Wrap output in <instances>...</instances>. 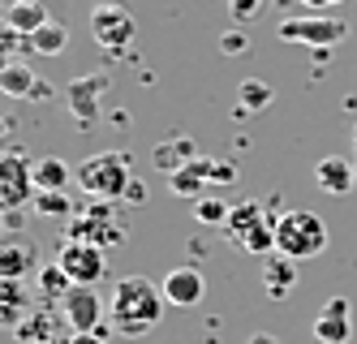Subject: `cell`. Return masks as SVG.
<instances>
[{
  "label": "cell",
  "instance_id": "6da1fadb",
  "mask_svg": "<svg viewBox=\"0 0 357 344\" xmlns=\"http://www.w3.org/2000/svg\"><path fill=\"white\" fill-rule=\"evenodd\" d=\"M164 306H168L164 288H155L146 276H125V280H116L112 297H108V323H112V331L134 340L160 323Z\"/></svg>",
  "mask_w": 357,
  "mask_h": 344
},
{
  "label": "cell",
  "instance_id": "7a4b0ae2",
  "mask_svg": "<svg viewBox=\"0 0 357 344\" xmlns=\"http://www.w3.org/2000/svg\"><path fill=\"white\" fill-rule=\"evenodd\" d=\"M73 181L99 202H121L134 185V160L125 151H99L73 168Z\"/></svg>",
  "mask_w": 357,
  "mask_h": 344
},
{
  "label": "cell",
  "instance_id": "3957f363",
  "mask_svg": "<svg viewBox=\"0 0 357 344\" xmlns=\"http://www.w3.org/2000/svg\"><path fill=\"white\" fill-rule=\"evenodd\" d=\"M327 241H331L327 224L314 211H284V216H275V254L305 262V258H319L327 250Z\"/></svg>",
  "mask_w": 357,
  "mask_h": 344
},
{
  "label": "cell",
  "instance_id": "277c9868",
  "mask_svg": "<svg viewBox=\"0 0 357 344\" xmlns=\"http://www.w3.org/2000/svg\"><path fill=\"white\" fill-rule=\"evenodd\" d=\"M224 232H228V241H233L237 250H245L254 258H263V254L275 250V220L267 216V207L259 198L237 202L233 216H228V224H224Z\"/></svg>",
  "mask_w": 357,
  "mask_h": 344
},
{
  "label": "cell",
  "instance_id": "5b68a950",
  "mask_svg": "<svg viewBox=\"0 0 357 344\" xmlns=\"http://www.w3.org/2000/svg\"><path fill=\"white\" fill-rule=\"evenodd\" d=\"M69 241H91L99 250L121 246L125 241V224L116 220V202L91 198V207H78V216L69 220Z\"/></svg>",
  "mask_w": 357,
  "mask_h": 344
},
{
  "label": "cell",
  "instance_id": "8992f818",
  "mask_svg": "<svg viewBox=\"0 0 357 344\" xmlns=\"http://www.w3.org/2000/svg\"><path fill=\"white\" fill-rule=\"evenodd\" d=\"M284 43H301V47H336L349 26L340 17H323V13H310V17H284L275 31Z\"/></svg>",
  "mask_w": 357,
  "mask_h": 344
},
{
  "label": "cell",
  "instance_id": "52a82bcc",
  "mask_svg": "<svg viewBox=\"0 0 357 344\" xmlns=\"http://www.w3.org/2000/svg\"><path fill=\"white\" fill-rule=\"evenodd\" d=\"M56 262H61V271L69 276V284H82V288H95L99 280L108 276V250H99L91 241H65Z\"/></svg>",
  "mask_w": 357,
  "mask_h": 344
},
{
  "label": "cell",
  "instance_id": "ba28073f",
  "mask_svg": "<svg viewBox=\"0 0 357 344\" xmlns=\"http://www.w3.org/2000/svg\"><path fill=\"white\" fill-rule=\"evenodd\" d=\"M91 35H95L99 47L125 52V47L134 43V35H138L134 13L125 9V5H112V0H104V5H95V9H91Z\"/></svg>",
  "mask_w": 357,
  "mask_h": 344
},
{
  "label": "cell",
  "instance_id": "9c48e42d",
  "mask_svg": "<svg viewBox=\"0 0 357 344\" xmlns=\"http://www.w3.org/2000/svg\"><path fill=\"white\" fill-rule=\"evenodd\" d=\"M22 202H35V164L17 151H0V207L13 211Z\"/></svg>",
  "mask_w": 357,
  "mask_h": 344
},
{
  "label": "cell",
  "instance_id": "30bf717a",
  "mask_svg": "<svg viewBox=\"0 0 357 344\" xmlns=\"http://www.w3.org/2000/svg\"><path fill=\"white\" fill-rule=\"evenodd\" d=\"M43 271V254H39V241L26 232H9L0 237V276L9 280H31Z\"/></svg>",
  "mask_w": 357,
  "mask_h": 344
},
{
  "label": "cell",
  "instance_id": "8fae6325",
  "mask_svg": "<svg viewBox=\"0 0 357 344\" xmlns=\"http://www.w3.org/2000/svg\"><path fill=\"white\" fill-rule=\"evenodd\" d=\"M61 310H65V323H69L73 331H104L108 301H99V293H95V288L73 284L69 293L61 297Z\"/></svg>",
  "mask_w": 357,
  "mask_h": 344
},
{
  "label": "cell",
  "instance_id": "7c38bea8",
  "mask_svg": "<svg viewBox=\"0 0 357 344\" xmlns=\"http://www.w3.org/2000/svg\"><path fill=\"white\" fill-rule=\"evenodd\" d=\"M160 288H164V301L172 310H194L202 301V293H207V280H202L198 267H172Z\"/></svg>",
  "mask_w": 357,
  "mask_h": 344
},
{
  "label": "cell",
  "instance_id": "4fadbf2b",
  "mask_svg": "<svg viewBox=\"0 0 357 344\" xmlns=\"http://www.w3.org/2000/svg\"><path fill=\"white\" fill-rule=\"evenodd\" d=\"M35 310V293L26 280H9L0 276V331H17L22 319Z\"/></svg>",
  "mask_w": 357,
  "mask_h": 344
},
{
  "label": "cell",
  "instance_id": "5bb4252c",
  "mask_svg": "<svg viewBox=\"0 0 357 344\" xmlns=\"http://www.w3.org/2000/svg\"><path fill=\"white\" fill-rule=\"evenodd\" d=\"M314 340L319 344H349L353 340V319H349V301L344 297H331L323 310H319V319H314Z\"/></svg>",
  "mask_w": 357,
  "mask_h": 344
},
{
  "label": "cell",
  "instance_id": "9a60e30c",
  "mask_svg": "<svg viewBox=\"0 0 357 344\" xmlns=\"http://www.w3.org/2000/svg\"><path fill=\"white\" fill-rule=\"evenodd\" d=\"M211 168H215L211 155H198L194 164H185L181 172H172V177H168V190H172L176 198H194V202H198L202 190L211 185Z\"/></svg>",
  "mask_w": 357,
  "mask_h": 344
},
{
  "label": "cell",
  "instance_id": "2e32d148",
  "mask_svg": "<svg viewBox=\"0 0 357 344\" xmlns=\"http://www.w3.org/2000/svg\"><path fill=\"white\" fill-rule=\"evenodd\" d=\"M314 185L323 194H349L353 185H357V168L349 164V160H340V155H327V160H319L314 164Z\"/></svg>",
  "mask_w": 357,
  "mask_h": 344
},
{
  "label": "cell",
  "instance_id": "e0dca14e",
  "mask_svg": "<svg viewBox=\"0 0 357 344\" xmlns=\"http://www.w3.org/2000/svg\"><path fill=\"white\" fill-rule=\"evenodd\" d=\"M104 91H108V73H95V77H78V82H69L65 95L73 99V117H78V121H91Z\"/></svg>",
  "mask_w": 357,
  "mask_h": 344
},
{
  "label": "cell",
  "instance_id": "ac0fdd59",
  "mask_svg": "<svg viewBox=\"0 0 357 344\" xmlns=\"http://www.w3.org/2000/svg\"><path fill=\"white\" fill-rule=\"evenodd\" d=\"M5 22L13 26L17 35H35L43 22H52L47 17V9H43V0H9V9H5Z\"/></svg>",
  "mask_w": 357,
  "mask_h": 344
},
{
  "label": "cell",
  "instance_id": "d6986e66",
  "mask_svg": "<svg viewBox=\"0 0 357 344\" xmlns=\"http://www.w3.org/2000/svg\"><path fill=\"white\" fill-rule=\"evenodd\" d=\"M0 91L13 95V99H35L39 95V77H35L31 65L9 61V65H0Z\"/></svg>",
  "mask_w": 357,
  "mask_h": 344
},
{
  "label": "cell",
  "instance_id": "ffe728a7",
  "mask_svg": "<svg viewBox=\"0 0 357 344\" xmlns=\"http://www.w3.org/2000/svg\"><path fill=\"white\" fill-rule=\"evenodd\" d=\"M198 155H194V142L185 138V134H176V138H168V142H160L155 147V164H160V172H181L185 164H194Z\"/></svg>",
  "mask_w": 357,
  "mask_h": 344
},
{
  "label": "cell",
  "instance_id": "44dd1931",
  "mask_svg": "<svg viewBox=\"0 0 357 344\" xmlns=\"http://www.w3.org/2000/svg\"><path fill=\"white\" fill-rule=\"evenodd\" d=\"M69 164L56 160V155H43V160H35V190H65L69 185Z\"/></svg>",
  "mask_w": 357,
  "mask_h": 344
},
{
  "label": "cell",
  "instance_id": "7402d4cb",
  "mask_svg": "<svg viewBox=\"0 0 357 344\" xmlns=\"http://www.w3.org/2000/svg\"><path fill=\"white\" fill-rule=\"evenodd\" d=\"M65 43H69V31L61 22H43L31 35V52H39V57H56V52H65Z\"/></svg>",
  "mask_w": 357,
  "mask_h": 344
},
{
  "label": "cell",
  "instance_id": "603a6c76",
  "mask_svg": "<svg viewBox=\"0 0 357 344\" xmlns=\"http://www.w3.org/2000/svg\"><path fill=\"white\" fill-rule=\"evenodd\" d=\"M52 327H56V319H52V310H31L26 319H22L17 336L26 340V344H43V340H56V336H52Z\"/></svg>",
  "mask_w": 357,
  "mask_h": 344
},
{
  "label": "cell",
  "instance_id": "cb8c5ba5",
  "mask_svg": "<svg viewBox=\"0 0 357 344\" xmlns=\"http://www.w3.org/2000/svg\"><path fill=\"white\" fill-rule=\"evenodd\" d=\"M35 211L39 216H52V220H73L78 211L65 198V190H35Z\"/></svg>",
  "mask_w": 357,
  "mask_h": 344
},
{
  "label": "cell",
  "instance_id": "d4e9b609",
  "mask_svg": "<svg viewBox=\"0 0 357 344\" xmlns=\"http://www.w3.org/2000/svg\"><path fill=\"white\" fill-rule=\"evenodd\" d=\"M228 216H233V207H228L224 198H215V194H202V198L194 202V220H198V224L224 228V224H228Z\"/></svg>",
  "mask_w": 357,
  "mask_h": 344
},
{
  "label": "cell",
  "instance_id": "484cf974",
  "mask_svg": "<svg viewBox=\"0 0 357 344\" xmlns=\"http://www.w3.org/2000/svg\"><path fill=\"white\" fill-rule=\"evenodd\" d=\"M293 280H297V276H293V258H284V254H280L271 267H267V276H263V284H267L271 297H284L289 288H293Z\"/></svg>",
  "mask_w": 357,
  "mask_h": 344
},
{
  "label": "cell",
  "instance_id": "4316f807",
  "mask_svg": "<svg viewBox=\"0 0 357 344\" xmlns=\"http://www.w3.org/2000/svg\"><path fill=\"white\" fill-rule=\"evenodd\" d=\"M237 99L245 103V108H250V112H263V108H267V103L275 99V91H271L267 82H259V77H245V82L237 87Z\"/></svg>",
  "mask_w": 357,
  "mask_h": 344
},
{
  "label": "cell",
  "instance_id": "83f0119b",
  "mask_svg": "<svg viewBox=\"0 0 357 344\" xmlns=\"http://www.w3.org/2000/svg\"><path fill=\"white\" fill-rule=\"evenodd\" d=\"M69 276L61 271V262H47V267L39 271V297H47V301H52V297H65L69 293Z\"/></svg>",
  "mask_w": 357,
  "mask_h": 344
},
{
  "label": "cell",
  "instance_id": "f1b7e54d",
  "mask_svg": "<svg viewBox=\"0 0 357 344\" xmlns=\"http://www.w3.org/2000/svg\"><path fill=\"white\" fill-rule=\"evenodd\" d=\"M237 181V168L233 164H224V160H215V168H211V185H233Z\"/></svg>",
  "mask_w": 357,
  "mask_h": 344
},
{
  "label": "cell",
  "instance_id": "f546056e",
  "mask_svg": "<svg viewBox=\"0 0 357 344\" xmlns=\"http://www.w3.org/2000/svg\"><path fill=\"white\" fill-rule=\"evenodd\" d=\"M228 9H233L237 17H254V13L263 9V0H228Z\"/></svg>",
  "mask_w": 357,
  "mask_h": 344
},
{
  "label": "cell",
  "instance_id": "4dcf8cb0",
  "mask_svg": "<svg viewBox=\"0 0 357 344\" xmlns=\"http://www.w3.org/2000/svg\"><path fill=\"white\" fill-rule=\"evenodd\" d=\"M220 47H224V52H233V57H237V52H245V35H241V31H224Z\"/></svg>",
  "mask_w": 357,
  "mask_h": 344
},
{
  "label": "cell",
  "instance_id": "1f68e13d",
  "mask_svg": "<svg viewBox=\"0 0 357 344\" xmlns=\"http://www.w3.org/2000/svg\"><path fill=\"white\" fill-rule=\"evenodd\" d=\"M104 336H108V331H73L65 344H104Z\"/></svg>",
  "mask_w": 357,
  "mask_h": 344
},
{
  "label": "cell",
  "instance_id": "d6a6232c",
  "mask_svg": "<svg viewBox=\"0 0 357 344\" xmlns=\"http://www.w3.org/2000/svg\"><path fill=\"white\" fill-rule=\"evenodd\" d=\"M125 198H130V202H146V185H142V181H134V185H130V194H125Z\"/></svg>",
  "mask_w": 357,
  "mask_h": 344
},
{
  "label": "cell",
  "instance_id": "836d02e7",
  "mask_svg": "<svg viewBox=\"0 0 357 344\" xmlns=\"http://www.w3.org/2000/svg\"><path fill=\"white\" fill-rule=\"evenodd\" d=\"M305 9H331V5H340V0H301Z\"/></svg>",
  "mask_w": 357,
  "mask_h": 344
},
{
  "label": "cell",
  "instance_id": "e575fe53",
  "mask_svg": "<svg viewBox=\"0 0 357 344\" xmlns=\"http://www.w3.org/2000/svg\"><path fill=\"white\" fill-rule=\"evenodd\" d=\"M9 134H13V125H9V121H5V117H0V142H5V138H9Z\"/></svg>",
  "mask_w": 357,
  "mask_h": 344
},
{
  "label": "cell",
  "instance_id": "d590c367",
  "mask_svg": "<svg viewBox=\"0 0 357 344\" xmlns=\"http://www.w3.org/2000/svg\"><path fill=\"white\" fill-rule=\"evenodd\" d=\"M250 344H280V340H275V336H267V331H263V336H254V340H250Z\"/></svg>",
  "mask_w": 357,
  "mask_h": 344
},
{
  "label": "cell",
  "instance_id": "8d00e7d4",
  "mask_svg": "<svg viewBox=\"0 0 357 344\" xmlns=\"http://www.w3.org/2000/svg\"><path fill=\"white\" fill-rule=\"evenodd\" d=\"M353 147H357V125H353Z\"/></svg>",
  "mask_w": 357,
  "mask_h": 344
},
{
  "label": "cell",
  "instance_id": "74e56055",
  "mask_svg": "<svg viewBox=\"0 0 357 344\" xmlns=\"http://www.w3.org/2000/svg\"><path fill=\"white\" fill-rule=\"evenodd\" d=\"M0 224H5V207H0Z\"/></svg>",
  "mask_w": 357,
  "mask_h": 344
},
{
  "label": "cell",
  "instance_id": "f35d334b",
  "mask_svg": "<svg viewBox=\"0 0 357 344\" xmlns=\"http://www.w3.org/2000/svg\"><path fill=\"white\" fill-rule=\"evenodd\" d=\"M43 344H56V340H43Z\"/></svg>",
  "mask_w": 357,
  "mask_h": 344
},
{
  "label": "cell",
  "instance_id": "ab89813d",
  "mask_svg": "<svg viewBox=\"0 0 357 344\" xmlns=\"http://www.w3.org/2000/svg\"><path fill=\"white\" fill-rule=\"evenodd\" d=\"M353 168H357V160H353Z\"/></svg>",
  "mask_w": 357,
  "mask_h": 344
}]
</instances>
